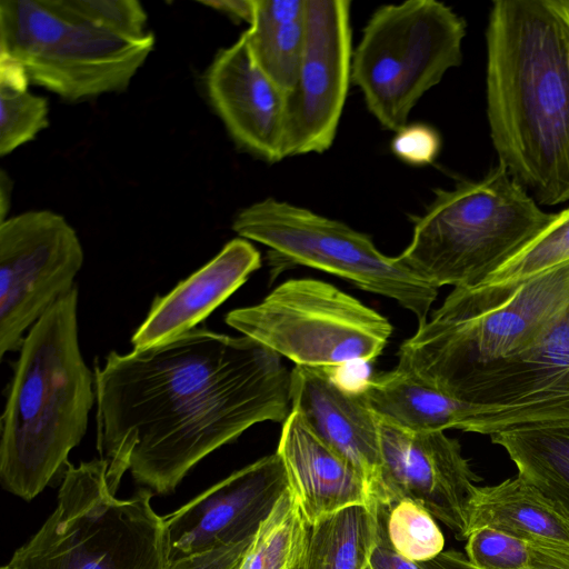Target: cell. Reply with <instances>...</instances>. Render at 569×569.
I'll use <instances>...</instances> for the list:
<instances>
[{
  "label": "cell",
  "instance_id": "22",
  "mask_svg": "<svg viewBox=\"0 0 569 569\" xmlns=\"http://www.w3.org/2000/svg\"><path fill=\"white\" fill-rule=\"evenodd\" d=\"M533 486L569 519V423L503 431L490 436Z\"/></svg>",
  "mask_w": 569,
  "mask_h": 569
},
{
  "label": "cell",
  "instance_id": "4",
  "mask_svg": "<svg viewBox=\"0 0 569 569\" xmlns=\"http://www.w3.org/2000/svg\"><path fill=\"white\" fill-rule=\"evenodd\" d=\"M569 305V261L518 282L455 288L405 340L398 367L451 396L479 368L531 347Z\"/></svg>",
  "mask_w": 569,
  "mask_h": 569
},
{
  "label": "cell",
  "instance_id": "30",
  "mask_svg": "<svg viewBox=\"0 0 569 569\" xmlns=\"http://www.w3.org/2000/svg\"><path fill=\"white\" fill-rule=\"evenodd\" d=\"M391 150L395 156L412 166L432 163L441 149L439 132L429 124H406L395 132Z\"/></svg>",
  "mask_w": 569,
  "mask_h": 569
},
{
  "label": "cell",
  "instance_id": "13",
  "mask_svg": "<svg viewBox=\"0 0 569 569\" xmlns=\"http://www.w3.org/2000/svg\"><path fill=\"white\" fill-rule=\"evenodd\" d=\"M350 1L306 0V41L287 96L286 157L327 151L351 83Z\"/></svg>",
  "mask_w": 569,
  "mask_h": 569
},
{
  "label": "cell",
  "instance_id": "23",
  "mask_svg": "<svg viewBox=\"0 0 569 569\" xmlns=\"http://www.w3.org/2000/svg\"><path fill=\"white\" fill-rule=\"evenodd\" d=\"M377 532L376 500L319 520L310 527L305 569H367Z\"/></svg>",
  "mask_w": 569,
  "mask_h": 569
},
{
  "label": "cell",
  "instance_id": "10",
  "mask_svg": "<svg viewBox=\"0 0 569 569\" xmlns=\"http://www.w3.org/2000/svg\"><path fill=\"white\" fill-rule=\"evenodd\" d=\"M232 229L240 238L264 244L279 269L307 266L343 278L362 290L397 301L428 320L438 289L388 257L372 239L343 222L292 203L266 198L241 209Z\"/></svg>",
  "mask_w": 569,
  "mask_h": 569
},
{
  "label": "cell",
  "instance_id": "17",
  "mask_svg": "<svg viewBox=\"0 0 569 569\" xmlns=\"http://www.w3.org/2000/svg\"><path fill=\"white\" fill-rule=\"evenodd\" d=\"M291 410L366 479L376 500L381 471L379 418L360 389L347 387L337 370L295 366Z\"/></svg>",
  "mask_w": 569,
  "mask_h": 569
},
{
  "label": "cell",
  "instance_id": "35",
  "mask_svg": "<svg viewBox=\"0 0 569 569\" xmlns=\"http://www.w3.org/2000/svg\"><path fill=\"white\" fill-rule=\"evenodd\" d=\"M417 565L420 569H477L469 562L466 555L455 550L442 551L432 560Z\"/></svg>",
  "mask_w": 569,
  "mask_h": 569
},
{
  "label": "cell",
  "instance_id": "3",
  "mask_svg": "<svg viewBox=\"0 0 569 569\" xmlns=\"http://www.w3.org/2000/svg\"><path fill=\"white\" fill-rule=\"evenodd\" d=\"M94 402V371L79 343L74 286L30 328L19 349L1 417L3 487L23 500L36 498L69 465Z\"/></svg>",
  "mask_w": 569,
  "mask_h": 569
},
{
  "label": "cell",
  "instance_id": "15",
  "mask_svg": "<svg viewBox=\"0 0 569 569\" xmlns=\"http://www.w3.org/2000/svg\"><path fill=\"white\" fill-rule=\"evenodd\" d=\"M288 487L274 452L207 488L163 516L171 560L253 538Z\"/></svg>",
  "mask_w": 569,
  "mask_h": 569
},
{
  "label": "cell",
  "instance_id": "25",
  "mask_svg": "<svg viewBox=\"0 0 569 569\" xmlns=\"http://www.w3.org/2000/svg\"><path fill=\"white\" fill-rule=\"evenodd\" d=\"M569 261V207L481 284L518 282Z\"/></svg>",
  "mask_w": 569,
  "mask_h": 569
},
{
  "label": "cell",
  "instance_id": "26",
  "mask_svg": "<svg viewBox=\"0 0 569 569\" xmlns=\"http://www.w3.org/2000/svg\"><path fill=\"white\" fill-rule=\"evenodd\" d=\"M386 527L393 549L409 561L427 562L443 551L445 538L433 517L411 500L389 506Z\"/></svg>",
  "mask_w": 569,
  "mask_h": 569
},
{
  "label": "cell",
  "instance_id": "28",
  "mask_svg": "<svg viewBox=\"0 0 569 569\" xmlns=\"http://www.w3.org/2000/svg\"><path fill=\"white\" fill-rule=\"evenodd\" d=\"M73 17L129 40L152 36L146 30L147 14L136 0H58Z\"/></svg>",
  "mask_w": 569,
  "mask_h": 569
},
{
  "label": "cell",
  "instance_id": "2",
  "mask_svg": "<svg viewBox=\"0 0 569 569\" xmlns=\"http://www.w3.org/2000/svg\"><path fill=\"white\" fill-rule=\"evenodd\" d=\"M486 102L502 164L545 206L569 200V0H497Z\"/></svg>",
  "mask_w": 569,
  "mask_h": 569
},
{
  "label": "cell",
  "instance_id": "20",
  "mask_svg": "<svg viewBox=\"0 0 569 569\" xmlns=\"http://www.w3.org/2000/svg\"><path fill=\"white\" fill-rule=\"evenodd\" d=\"M486 526L527 541L569 545V519L518 475L495 486L477 487L470 508V533Z\"/></svg>",
  "mask_w": 569,
  "mask_h": 569
},
{
  "label": "cell",
  "instance_id": "32",
  "mask_svg": "<svg viewBox=\"0 0 569 569\" xmlns=\"http://www.w3.org/2000/svg\"><path fill=\"white\" fill-rule=\"evenodd\" d=\"M388 508L389 506L377 502L378 532L369 561L370 569H420L417 563L400 556L391 546L386 527Z\"/></svg>",
  "mask_w": 569,
  "mask_h": 569
},
{
  "label": "cell",
  "instance_id": "19",
  "mask_svg": "<svg viewBox=\"0 0 569 569\" xmlns=\"http://www.w3.org/2000/svg\"><path fill=\"white\" fill-rule=\"evenodd\" d=\"M282 423L276 452L310 526L347 507L375 501L363 476L326 445L298 412L291 410Z\"/></svg>",
  "mask_w": 569,
  "mask_h": 569
},
{
  "label": "cell",
  "instance_id": "29",
  "mask_svg": "<svg viewBox=\"0 0 569 569\" xmlns=\"http://www.w3.org/2000/svg\"><path fill=\"white\" fill-rule=\"evenodd\" d=\"M466 557L477 569H528L530 548L527 540L486 526L467 538Z\"/></svg>",
  "mask_w": 569,
  "mask_h": 569
},
{
  "label": "cell",
  "instance_id": "37",
  "mask_svg": "<svg viewBox=\"0 0 569 569\" xmlns=\"http://www.w3.org/2000/svg\"><path fill=\"white\" fill-rule=\"evenodd\" d=\"M1 569H10L7 565L2 566Z\"/></svg>",
  "mask_w": 569,
  "mask_h": 569
},
{
  "label": "cell",
  "instance_id": "11",
  "mask_svg": "<svg viewBox=\"0 0 569 569\" xmlns=\"http://www.w3.org/2000/svg\"><path fill=\"white\" fill-rule=\"evenodd\" d=\"M451 397L472 406L466 432L569 423V305L531 347L479 368Z\"/></svg>",
  "mask_w": 569,
  "mask_h": 569
},
{
  "label": "cell",
  "instance_id": "16",
  "mask_svg": "<svg viewBox=\"0 0 569 569\" xmlns=\"http://www.w3.org/2000/svg\"><path fill=\"white\" fill-rule=\"evenodd\" d=\"M206 87L239 147L268 162L286 158L287 94L254 63L243 34L216 54Z\"/></svg>",
  "mask_w": 569,
  "mask_h": 569
},
{
  "label": "cell",
  "instance_id": "21",
  "mask_svg": "<svg viewBox=\"0 0 569 569\" xmlns=\"http://www.w3.org/2000/svg\"><path fill=\"white\" fill-rule=\"evenodd\" d=\"M242 34L254 63L288 96L295 88L306 41V0H254Z\"/></svg>",
  "mask_w": 569,
  "mask_h": 569
},
{
  "label": "cell",
  "instance_id": "6",
  "mask_svg": "<svg viewBox=\"0 0 569 569\" xmlns=\"http://www.w3.org/2000/svg\"><path fill=\"white\" fill-rule=\"evenodd\" d=\"M108 461L68 465L57 507L12 555L10 569H168L171 546L152 491L116 496Z\"/></svg>",
  "mask_w": 569,
  "mask_h": 569
},
{
  "label": "cell",
  "instance_id": "12",
  "mask_svg": "<svg viewBox=\"0 0 569 569\" xmlns=\"http://www.w3.org/2000/svg\"><path fill=\"white\" fill-rule=\"evenodd\" d=\"M74 229L49 210L0 222V357L19 350L26 331L74 287L83 264Z\"/></svg>",
  "mask_w": 569,
  "mask_h": 569
},
{
  "label": "cell",
  "instance_id": "14",
  "mask_svg": "<svg viewBox=\"0 0 569 569\" xmlns=\"http://www.w3.org/2000/svg\"><path fill=\"white\" fill-rule=\"evenodd\" d=\"M379 418V417H378ZM380 485L376 501L403 499L423 507L458 540L470 535V508L481 478L443 431H418L379 418Z\"/></svg>",
  "mask_w": 569,
  "mask_h": 569
},
{
  "label": "cell",
  "instance_id": "18",
  "mask_svg": "<svg viewBox=\"0 0 569 569\" xmlns=\"http://www.w3.org/2000/svg\"><path fill=\"white\" fill-rule=\"evenodd\" d=\"M260 266V252L251 242L243 238L232 239L171 291L156 297L146 319L131 337L133 349L156 347L191 331Z\"/></svg>",
  "mask_w": 569,
  "mask_h": 569
},
{
  "label": "cell",
  "instance_id": "7",
  "mask_svg": "<svg viewBox=\"0 0 569 569\" xmlns=\"http://www.w3.org/2000/svg\"><path fill=\"white\" fill-rule=\"evenodd\" d=\"M466 22L436 0L379 7L353 50L351 82L376 120L397 132L418 101L462 61Z\"/></svg>",
  "mask_w": 569,
  "mask_h": 569
},
{
  "label": "cell",
  "instance_id": "27",
  "mask_svg": "<svg viewBox=\"0 0 569 569\" xmlns=\"http://www.w3.org/2000/svg\"><path fill=\"white\" fill-rule=\"evenodd\" d=\"M48 126V102L28 89L0 86V154L11 153Z\"/></svg>",
  "mask_w": 569,
  "mask_h": 569
},
{
  "label": "cell",
  "instance_id": "24",
  "mask_svg": "<svg viewBox=\"0 0 569 569\" xmlns=\"http://www.w3.org/2000/svg\"><path fill=\"white\" fill-rule=\"evenodd\" d=\"M310 527L288 487L254 535L239 569H296L305 561Z\"/></svg>",
  "mask_w": 569,
  "mask_h": 569
},
{
  "label": "cell",
  "instance_id": "33",
  "mask_svg": "<svg viewBox=\"0 0 569 569\" xmlns=\"http://www.w3.org/2000/svg\"><path fill=\"white\" fill-rule=\"evenodd\" d=\"M528 569H569V545L545 540H529Z\"/></svg>",
  "mask_w": 569,
  "mask_h": 569
},
{
  "label": "cell",
  "instance_id": "31",
  "mask_svg": "<svg viewBox=\"0 0 569 569\" xmlns=\"http://www.w3.org/2000/svg\"><path fill=\"white\" fill-rule=\"evenodd\" d=\"M253 538L181 556L171 560L168 569H239Z\"/></svg>",
  "mask_w": 569,
  "mask_h": 569
},
{
  "label": "cell",
  "instance_id": "36",
  "mask_svg": "<svg viewBox=\"0 0 569 569\" xmlns=\"http://www.w3.org/2000/svg\"><path fill=\"white\" fill-rule=\"evenodd\" d=\"M10 179L6 176L4 171H1V179H0V213H1V220L0 222L6 220V213L9 208L10 203Z\"/></svg>",
  "mask_w": 569,
  "mask_h": 569
},
{
  "label": "cell",
  "instance_id": "8",
  "mask_svg": "<svg viewBox=\"0 0 569 569\" xmlns=\"http://www.w3.org/2000/svg\"><path fill=\"white\" fill-rule=\"evenodd\" d=\"M153 44V36L133 41L80 20L58 0L0 1V58L67 100L126 89Z\"/></svg>",
  "mask_w": 569,
  "mask_h": 569
},
{
  "label": "cell",
  "instance_id": "9",
  "mask_svg": "<svg viewBox=\"0 0 569 569\" xmlns=\"http://www.w3.org/2000/svg\"><path fill=\"white\" fill-rule=\"evenodd\" d=\"M224 321L296 366L330 370L372 362L392 332L376 310L310 278L284 281L259 303L229 311Z\"/></svg>",
  "mask_w": 569,
  "mask_h": 569
},
{
  "label": "cell",
  "instance_id": "34",
  "mask_svg": "<svg viewBox=\"0 0 569 569\" xmlns=\"http://www.w3.org/2000/svg\"><path fill=\"white\" fill-rule=\"evenodd\" d=\"M200 3L246 21L249 24L254 11V0H210L201 1Z\"/></svg>",
  "mask_w": 569,
  "mask_h": 569
},
{
  "label": "cell",
  "instance_id": "1",
  "mask_svg": "<svg viewBox=\"0 0 569 569\" xmlns=\"http://www.w3.org/2000/svg\"><path fill=\"white\" fill-rule=\"evenodd\" d=\"M97 449L118 491L130 471L153 493L253 425L291 412L290 373L258 341L194 328L162 345L94 363Z\"/></svg>",
  "mask_w": 569,
  "mask_h": 569
},
{
  "label": "cell",
  "instance_id": "5",
  "mask_svg": "<svg viewBox=\"0 0 569 569\" xmlns=\"http://www.w3.org/2000/svg\"><path fill=\"white\" fill-rule=\"evenodd\" d=\"M499 162L478 180L436 189L398 256L435 288L483 283L552 219Z\"/></svg>",
  "mask_w": 569,
  "mask_h": 569
},
{
  "label": "cell",
  "instance_id": "38",
  "mask_svg": "<svg viewBox=\"0 0 569 569\" xmlns=\"http://www.w3.org/2000/svg\"><path fill=\"white\" fill-rule=\"evenodd\" d=\"M367 569H370V567L368 566Z\"/></svg>",
  "mask_w": 569,
  "mask_h": 569
}]
</instances>
